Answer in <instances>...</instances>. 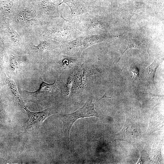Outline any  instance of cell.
Returning a JSON list of instances; mask_svg holds the SVG:
<instances>
[{
    "instance_id": "obj_1",
    "label": "cell",
    "mask_w": 164,
    "mask_h": 164,
    "mask_svg": "<svg viewBox=\"0 0 164 164\" xmlns=\"http://www.w3.org/2000/svg\"><path fill=\"white\" fill-rule=\"evenodd\" d=\"M95 103L91 100L86 102L82 107L75 112L67 114H60L59 117L63 123V135L66 143H70V130L72 125L77 119L91 116L99 117L94 108Z\"/></svg>"
},
{
    "instance_id": "obj_2",
    "label": "cell",
    "mask_w": 164,
    "mask_h": 164,
    "mask_svg": "<svg viewBox=\"0 0 164 164\" xmlns=\"http://www.w3.org/2000/svg\"><path fill=\"white\" fill-rule=\"evenodd\" d=\"M140 132L139 122L131 116H126L124 127L120 132L115 135V139L131 144L135 141Z\"/></svg>"
},
{
    "instance_id": "obj_3",
    "label": "cell",
    "mask_w": 164,
    "mask_h": 164,
    "mask_svg": "<svg viewBox=\"0 0 164 164\" xmlns=\"http://www.w3.org/2000/svg\"><path fill=\"white\" fill-rule=\"evenodd\" d=\"M42 82L38 90L35 91L31 92L22 89V94L30 101H36L42 97L53 93L59 90L56 80L54 82L51 84L45 82L42 79Z\"/></svg>"
},
{
    "instance_id": "obj_4",
    "label": "cell",
    "mask_w": 164,
    "mask_h": 164,
    "mask_svg": "<svg viewBox=\"0 0 164 164\" xmlns=\"http://www.w3.org/2000/svg\"><path fill=\"white\" fill-rule=\"evenodd\" d=\"M23 108L26 111L28 117L26 126L29 129L39 126L48 116L56 113L53 108L37 112L30 111L26 106Z\"/></svg>"
},
{
    "instance_id": "obj_5",
    "label": "cell",
    "mask_w": 164,
    "mask_h": 164,
    "mask_svg": "<svg viewBox=\"0 0 164 164\" xmlns=\"http://www.w3.org/2000/svg\"><path fill=\"white\" fill-rule=\"evenodd\" d=\"M123 37L128 42L127 46L116 63L119 61L124 53L130 48L146 49L148 46L147 40L142 35L137 33H129L124 34Z\"/></svg>"
},
{
    "instance_id": "obj_6",
    "label": "cell",
    "mask_w": 164,
    "mask_h": 164,
    "mask_svg": "<svg viewBox=\"0 0 164 164\" xmlns=\"http://www.w3.org/2000/svg\"><path fill=\"white\" fill-rule=\"evenodd\" d=\"M62 48L65 54L72 56H79L84 50L81 39H80L66 43Z\"/></svg>"
},
{
    "instance_id": "obj_7",
    "label": "cell",
    "mask_w": 164,
    "mask_h": 164,
    "mask_svg": "<svg viewBox=\"0 0 164 164\" xmlns=\"http://www.w3.org/2000/svg\"><path fill=\"white\" fill-rule=\"evenodd\" d=\"M117 38L116 36L102 34L94 35L81 39L84 49L93 44L101 42H109Z\"/></svg>"
},
{
    "instance_id": "obj_8",
    "label": "cell",
    "mask_w": 164,
    "mask_h": 164,
    "mask_svg": "<svg viewBox=\"0 0 164 164\" xmlns=\"http://www.w3.org/2000/svg\"><path fill=\"white\" fill-rule=\"evenodd\" d=\"M6 82L15 101L23 108L25 106V103L19 92L15 82L11 77L7 78Z\"/></svg>"
},
{
    "instance_id": "obj_9",
    "label": "cell",
    "mask_w": 164,
    "mask_h": 164,
    "mask_svg": "<svg viewBox=\"0 0 164 164\" xmlns=\"http://www.w3.org/2000/svg\"><path fill=\"white\" fill-rule=\"evenodd\" d=\"M160 63L155 59L153 62L144 70V75L146 79L151 84L155 85L154 77L157 68Z\"/></svg>"
},
{
    "instance_id": "obj_10",
    "label": "cell",
    "mask_w": 164,
    "mask_h": 164,
    "mask_svg": "<svg viewBox=\"0 0 164 164\" xmlns=\"http://www.w3.org/2000/svg\"><path fill=\"white\" fill-rule=\"evenodd\" d=\"M9 69L13 76L19 77L22 73V66L13 55L9 56Z\"/></svg>"
},
{
    "instance_id": "obj_11",
    "label": "cell",
    "mask_w": 164,
    "mask_h": 164,
    "mask_svg": "<svg viewBox=\"0 0 164 164\" xmlns=\"http://www.w3.org/2000/svg\"><path fill=\"white\" fill-rule=\"evenodd\" d=\"M36 50L41 52L49 50L51 48V46L46 43H42L37 46L34 47Z\"/></svg>"
},
{
    "instance_id": "obj_12",
    "label": "cell",
    "mask_w": 164,
    "mask_h": 164,
    "mask_svg": "<svg viewBox=\"0 0 164 164\" xmlns=\"http://www.w3.org/2000/svg\"><path fill=\"white\" fill-rule=\"evenodd\" d=\"M3 67V56L2 51L0 46V76L1 75Z\"/></svg>"
}]
</instances>
